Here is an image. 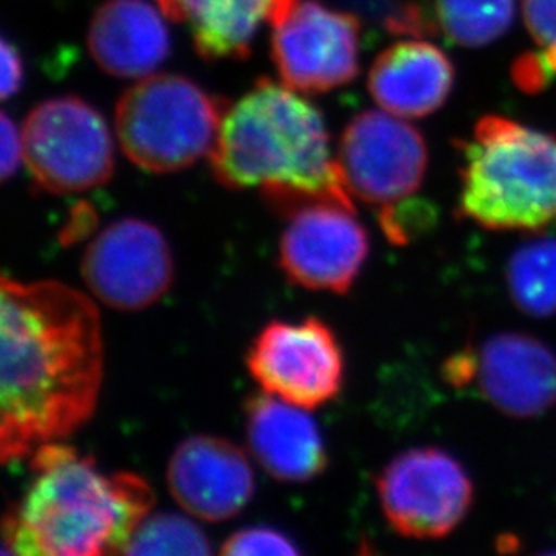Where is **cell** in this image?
<instances>
[{"mask_svg":"<svg viewBox=\"0 0 556 556\" xmlns=\"http://www.w3.org/2000/svg\"><path fill=\"white\" fill-rule=\"evenodd\" d=\"M363 24L348 11L306 0L274 27L273 60L285 87L320 94L358 74Z\"/></svg>","mask_w":556,"mask_h":556,"instance_id":"cell-11","label":"cell"},{"mask_svg":"<svg viewBox=\"0 0 556 556\" xmlns=\"http://www.w3.org/2000/svg\"><path fill=\"white\" fill-rule=\"evenodd\" d=\"M81 278L90 294L119 312H137L157 303L174 281V257L157 227L123 218L89 243Z\"/></svg>","mask_w":556,"mask_h":556,"instance_id":"cell-10","label":"cell"},{"mask_svg":"<svg viewBox=\"0 0 556 556\" xmlns=\"http://www.w3.org/2000/svg\"><path fill=\"white\" fill-rule=\"evenodd\" d=\"M123 555H211L210 541L193 520L177 514L148 515Z\"/></svg>","mask_w":556,"mask_h":556,"instance_id":"cell-22","label":"cell"},{"mask_svg":"<svg viewBox=\"0 0 556 556\" xmlns=\"http://www.w3.org/2000/svg\"><path fill=\"white\" fill-rule=\"evenodd\" d=\"M515 13V0H434L435 26L462 48L497 42L514 26Z\"/></svg>","mask_w":556,"mask_h":556,"instance_id":"cell-20","label":"cell"},{"mask_svg":"<svg viewBox=\"0 0 556 556\" xmlns=\"http://www.w3.org/2000/svg\"><path fill=\"white\" fill-rule=\"evenodd\" d=\"M248 368L265 393L309 410L336 399L344 361L330 326L308 317L268 323L252 342Z\"/></svg>","mask_w":556,"mask_h":556,"instance_id":"cell-9","label":"cell"},{"mask_svg":"<svg viewBox=\"0 0 556 556\" xmlns=\"http://www.w3.org/2000/svg\"><path fill=\"white\" fill-rule=\"evenodd\" d=\"M168 21L188 24L204 60L248 59L263 21L276 27L301 0H153Z\"/></svg>","mask_w":556,"mask_h":556,"instance_id":"cell-18","label":"cell"},{"mask_svg":"<svg viewBox=\"0 0 556 556\" xmlns=\"http://www.w3.org/2000/svg\"><path fill=\"white\" fill-rule=\"evenodd\" d=\"M210 164L222 186L262 188L274 210L287 215L315 200L355 207L331 157L320 112L273 79H257L226 111Z\"/></svg>","mask_w":556,"mask_h":556,"instance_id":"cell-3","label":"cell"},{"mask_svg":"<svg viewBox=\"0 0 556 556\" xmlns=\"http://www.w3.org/2000/svg\"><path fill=\"white\" fill-rule=\"evenodd\" d=\"M2 100H10L15 96L24 84V63H22L21 53L8 38L2 37Z\"/></svg>","mask_w":556,"mask_h":556,"instance_id":"cell-25","label":"cell"},{"mask_svg":"<svg viewBox=\"0 0 556 556\" xmlns=\"http://www.w3.org/2000/svg\"><path fill=\"white\" fill-rule=\"evenodd\" d=\"M166 481L180 508L207 522L231 519L254 494V472L245 452L216 435L182 441L169 457Z\"/></svg>","mask_w":556,"mask_h":556,"instance_id":"cell-14","label":"cell"},{"mask_svg":"<svg viewBox=\"0 0 556 556\" xmlns=\"http://www.w3.org/2000/svg\"><path fill=\"white\" fill-rule=\"evenodd\" d=\"M0 175L2 180L10 179L15 175L18 164L24 161V142H22V130L16 128L15 123L11 122L8 114H2V125H0Z\"/></svg>","mask_w":556,"mask_h":556,"instance_id":"cell-24","label":"cell"},{"mask_svg":"<svg viewBox=\"0 0 556 556\" xmlns=\"http://www.w3.org/2000/svg\"><path fill=\"white\" fill-rule=\"evenodd\" d=\"M279 267L292 283L346 294L368 260L369 238L355 207L315 200L289 215Z\"/></svg>","mask_w":556,"mask_h":556,"instance_id":"cell-12","label":"cell"},{"mask_svg":"<svg viewBox=\"0 0 556 556\" xmlns=\"http://www.w3.org/2000/svg\"><path fill=\"white\" fill-rule=\"evenodd\" d=\"M226 100L177 74H150L123 92L116 131L123 153L150 174H174L210 157Z\"/></svg>","mask_w":556,"mask_h":556,"instance_id":"cell-5","label":"cell"},{"mask_svg":"<svg viewBox=\"0 0 556 556\" xmlns=\"http://www.w3.org/2000/svg\"><path fill=\"white\" fill-rule=\"evenodd\" d=\"M222 555L251 556V555H300V549L289 536L279 533L274 528L256 526L232 533L220 549Z\"/></svg>","mask_w":556,"mask_h":556,"instance_id":"cell-23","label":"cell"},{"mask_svg":"<svg viewBox=\"0 0 556 556\" xmlns=\"http://www.w3.org/2000/svg\"><path fill=\"white\" fill-rule=\"evenodd\" d=\"M163 16L147 0H106L90 21V56L116 78H147L172 49Z\"/></svg>","mask_w":556,"mask_h":556,"instance_id":"cell-17","label":"cell"},{"mask_svg":"<svg viewBox=\"0 0 556 556\" xmlns=\"http://www.w3.org/2000/svg\"><path fill=\"white\" fill-rule=\"evenodd\" d=\"M389 525L409 539L451 535L472 506L473 486L456 457L418 446L393 457L377 481Z\"/></svg>","mask_w":556,"mask_h":556,"instance_id":"cell-7","label":"cell"},{"mask_svg":"<svg viewBox=\"0 0 556 556\" xmlns=\"http://www.w3.org/2000/svg\"><path fill=\"white\" fill-rule=\"evenodd\" d=\"M506 287L520 312L541 319L556 315V238L520 245L506 265Z\"/></svg>","mask_w":556,"mask_h":556,"instance_id":"cell-19","label":"cell"},{"mask_svg":"<svg viewBox=\"0 0 556 556\" xmlns=\"http://www.w3.org/2000/svg\"><path fill=\"white\" fill-rule=\"evenodd\" d=\"M306 410L265 391L245 404L251 454L281 483H306L328 465L319 427Z\"/></svg>","mask_w":556,"mask_h":556,"instance_id":"cell-15","label":"cell"},{"mask_svg":"<svg viewBox=\"0 0 556 556\" xmlns=\"http://www.w3.org/2000/svg\"><path fill=\"white\" fill-rule=\"evenodd\" d=\"M24 164L53 194L101 188L114 175V142L105 119L78 96L35 106L22 125Z\"/></svg>","mask_w":556,"mask_h":556,"instance_id":"cell-6","label":"cell"},{"mask_svg":"<svg viewBox=\"0 0 556 556\" xmlns=\"http://www.w3.org/2000/svg\"><path fill=\"white\" fill-rule=\"evenodd\" d=\"M429 150L421 131L404 117L361 112L348 123L336 166L352 199L391 205L407 200L426 179Z\"/></svg>","mask_w":556,"mask_h":556,"instance_id":"cell-8","label":"cell"},{"mask_svg":"<svg viewBox=\"0 0 556 556\" xmlns=\"http://www.w3.org/2000/svg\"><path fill=\"white\" fill-rule=\"evenodd\" d=\"M456 84L451 56L427 40H402L372 62L368 87L383 111L399 117L431 116L445 105Z\"/></svg>","mask_w":556,"mask_h":556,"instance_id":"cell-16","label":"cell"},{"mask_svg":"<svg viewBox=\"0 0 556 556\" xmlns=\"http://www.w3.org/2000/svg\"><path fill=\"white\" fill-rule=\"evenodd\" d=\"M0 459L31 457L94 415L103 336L94 301L60 281L0 283Z\"/></svg>","mask_w":556,"mask_h":556,"instance_id":"cell-1","label":"cell"},{"mask_svg":"<svg viewBox=\"0 0 556 556\" xmlns=\"http://www.w3.org/2000/svg\"><path fill=\"white\" fill-rule=\"evenodd\" d=\"M522 18L539 51L520 54L511 78L526 94H536L556 79V0H522Z\"/></svg>","mask_w":556,"mask_h":556,"instance_id":"cell-21","label":"cell"},{"mask_svg":"<svg viewBox=\"0 0 556 556\" xmlns=\"http://www.w3.org/2000/svg\"><path fill=\"white\" fill-rule=\"evenodd\" d=\"M459 207L492 231H539L556 220V136L483 116L457 141Z\"/></svg>","mask_w":556,"mask_h":556,"instance_id":"cell-4","label":"cell"},{"mask_svg":"<svg viewBox=\"0 0 556 556\" xmlns=\"http://www.w3.org/2000/svg\"><path fill=\"white\" fill-rule=\"evenodd\" d=\"M31 470L26 494L5 514L2 555H116L153 508L141 476H105L63 441L38 446Z\"/></svg>","mask_w":556,"mask_h":556,"instance_id":"cell-2","label":"cell"},{"mask_svg":"<svg viewBox=\"0 0 556 556\" xmlns=\"http://www.w3.org/2000/svg\"><path fill=\"white\" fill-rule=\"evenodd\" d=\"M467 386L504 415L533 418L556 404V355L541 339L504 331L465 352Z\"/></svg>","mask_w":556,"mask_h":556,"instance_id":"cell-13","label":"cell"}]
</instances>
